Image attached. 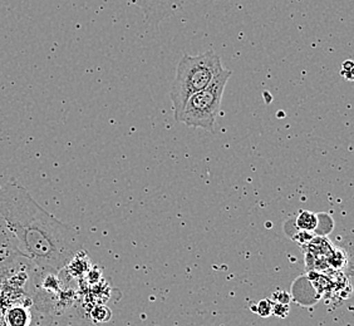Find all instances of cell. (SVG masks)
I'll list each match as a JSON object with an SVG mask.
<instances>
[{"label": "cell", "instance_id": "6da1fadb", "mask_svg": "<svg viewBox=\"0 0 354 326\" xmlns=\"http://www.w3.org/2000/svg\"><path fill=\"white\" fill-rule=\"evenodd\" d=\"M0 215L15 252L43 271H61L82 251L80 231L44 210L21 184L0 189Z\"/></svg>", "mask_w": 354, "mask_h": 326}, {"label": "cell", "instance_id": "7a4b0ae2", "mask_svg": "<svg viewBox=\"0 0 354 326\" xmlns=\"http://www.w3.org/2000/svg\"><path fill=\"white\" fill-rule=\"evenodd\" d=\"M224 69L220 57L214 50L198 55H184L177 64L176 77L170 90L174 117L177 122L191 95L210 86Z\"/></svg>", "mask_w": 354, "mask_h": 326}, {"label": "cell", "instance_id": "3957f363", "mask_svg": "<svg viewBox=\"0 0 354 326\" xmlns=\"http://www.w3.org/2000/svg\"><path fill=\"white\" fill-rule=\"evenodd\" d=\"M232 75V70L224 69L210 86L196 95H191L185 104L178 122L184 123L187 127L205 129L212 133L216 132V119L221 108L225 87Z\"/></svg>", "mask_w": 354, "mask_h": 326}, {"label": "cell", "instance_id": "277c9868", "mask_svg": "<svg viewBox=\"0 0 354 326\" xmlns=\"http://www.w3.org/2000/svg\"><path fill=\"white\" fill-rule=\"evenodd\" d=\"M133 7L138 8L146 23L158 26L160 23L174 17L181 10L186 0H127Z\"/></svg>", "mask_w": 354, "mask_h": 326}, {"label": "cell", "instance_id": "5b68a950", "mask_svg": "<svg viewBox=\"0 0 354 326\" xmlns=\"http://www.w3.org/2000/svg\"><path fill=\"white\" fill-rule=\"evenodd\" d=\"M6 323L8 326H28L30 324V314L26 307L15 306L8 310Z\"/></svg>", "mask_w": 354, "mask_h": 326}, {"label": "cell", "instance_id": "8992f818", "mask_svg": "<svg viewBox=\"0 0 354 326\" xmlns=\"http://www.w3.org/2000/svg\"><path fill=\"white\" fill-rule=\"evenodd\" d=\"M295 224L300 231H314L318 227V216L310 211H301L295 220Z\"/></svg>", "mask_w": 354, "mask_h": 326}, {"label": "cell", "instance_id": "52a82bcc", "mask_svg": "<svg viewBox=\"0 0 354 326\" xmlns=\"http://www.w3.org/2000/svg\"><path fill=\"white\" fill-rule=\"evenodd\" d=\"M0 250H4V251H8L9 253L15 252L10 238H9V232H8L1 215H0Z\"/></svg>", "mask_w": 354, "mask_h": 326}, {"label": "cell", "instance_id": "ba28073f", "mask_svg": "<svg viewBox=\"0 0 354 326\" xmlns=\"http://www.w3.org/2000/svg\"><path fill=\"white\" fill-rule=\"evenodd\" d=\"M255 311L259 314L261 318H268L272 314V303L270 300H261L255 307Z\"/></svg>", "mask_w": 354, "mask_h": 326}, {"label": "cell", "instance_id": "9c48e42d", "mask_svg": "<svg viewBox=\"0 0 354 326\" xmlns=\"http://www.w3.org/2000/svg\"><path fill=\"white\" fill-rule=\"evenodd\" d=\"M353 61L348 59V61H343V64H342L341 75H343L344 78H347L348 81H353Z\"/></svg>", "mask_w": 354, "mask_h": 326}, {"label": "cell", "instance_id": "30bf717a", "mask_svg": "<svg viewBox=\"0 0 354 326\" xmlns=\"http://www.w3.org/2000/svg\"><path fill=\"white\" fill-rule=\"evenodd\" d=\"M289 313V305H284V304H272V314L279 316V318H286V315Z\"/></svg>", "mask_w": 354, "mask_h": 326}, {"label": "cell", "instance_id": "8fae6325", "mask_svg": "<svg viewBox=\"0 0 354 326\" xmlns=\"http://www.w3.org/2000/svg\"><path fill=\"white\" fill-rule=\"evenodd\" d=\"M272 300H274V303H277V304L289 305L290 296H289V294H286V291H277L272 295Z\"/></svg>", "mask_w": 354, "mask_h": 326}]
</instances>
